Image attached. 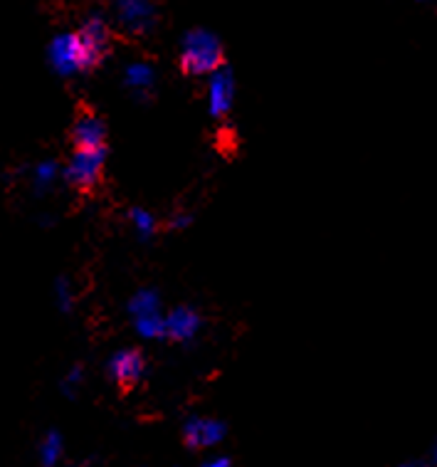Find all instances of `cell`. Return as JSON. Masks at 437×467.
Returning <instances> with one entry per match:
<instances>
[{
	"mask_svg": "<svg viewBox=\"0 0 437 467\" xmlns=\"http://www.w3.org/2000/svg\"><path fill=\"white\" fill-rule=\"evenodd\" d=\"M129 87L134 89H151L153 85V69L149 65H134L129 69Z\"/></svg>",
	"mask_w": 437,
	"mask_h": 467,
	"instance_id": "4fadbf2b",
	"label": "cell"
},
{
	"mask_svg": "<svg viewBox=\"0 0 437 467\" xmlns=\"http://www.w3.org/2000/svg\"><path fill=\"white\" fill-rule=\"evenodd\" d=\"M223 45L211 30H191L181 47V69L191 77H211L223 67Z\"/></svg>",
	"mask_w": 437,
	"mask_h": 467,
	"instance_id": "6da1fadb",
	"label": "cell"
},
{
	"mask_svg": "<svg viewBox=\"0 0 437 467\" xmlns=\"http://www.w3.org/2000/svg\"><path fill=\"white\" fill-rule=\"evenodd\" d=\"M403 467H418V465H403Z\"/></svg>",
	"mask_w": 437,
	"mask_h": 467,
	"instance_id": "e0dca14e",
	"label": "cell"
},
{
	"mask_svg": "<svg viewBox=\"0 0 437 467\" xmlns=\"http://www.w3.org/2000/svg\"><path fill=\"white\" fill-rule=\"evenodd\" d=\"M235 102V77L223 65L208 77V109L215 119H223Z\"/></svg>",
	"mask_w": 437,
	"mask_h": 467,
	"instance_id": "5b68a950",
	"label": "cell"
},
{
	"mask_svg": "<svg viewBox=\"0 0 437 467\" xmlns=\"http://www.w3.org/2000/svg\"><path fill=\"white\" fill-rule=\"evenodd\" d=\"M109 376L111 381L117 383L121 391L134 389L136 383L141 381L143 368H146V358L139 348H121L109 358Z\"/></svg>",
	"mask_w": 437,
	"mask_h": 467,
	"instance_id": "277c9868",
	"label": "cell"
},
{
	"mask_svg": "<svg viewBox=\"0 0 437 467\" xmlns=\"http://www.w3.org/2000/svg\"><path fill=\"white\" fill-rule=\"evenodd\" d=\"M201 315L191 306H176L173 312L166 315L163 324V339L171 341H191L195 334L201 332Z\"/></svg>",
	"mask_w": 437,
	"mask_h": 467,
	"instance_id": "52a82bcc",
	"label": "cell"
},
{
	"mask_svg": "<svg viewBox=\"0 0 437 467\" xmlns=\"http://www.w3.org/2000/svg\"><path fill=\"white\" fill-rule=\"evenodd\" d=\"M104 161H107V149H75L65 169V179L77 191L89 193L99 186Z\"/></svg>",
	"mask_w": 437,
	"mask_h": 467,
	"instance_id": "3957f363",
	"label": "cell"
},
{
	"mask_svg": "<svg viewBox=\"0 0 437 467\" xmlns=\"http://www.w3.org/2000/svg\"><path fill=\"white\" fill-rule=\"evenodd\" d=\"M129 218H131V225H134L136 233H139L141 238H151L153 233H156V228H159L156 218H153L149 211H143V208H134Z\"/></svg>",
	"mask_w": 437,
	"mask_h": 467,
	"instance_id": "7c38bea8",
	"label": "cell"
},
{
	"mask_svg": "<svg viewBox=\"0 0 437 467\" xmlns=\"http://www.w3.org/2000/svg\"><path fill=\"white\" fill-rule=\"evenodd\" d=\"M52 65L62 72V75H72V72H79V62H77V47L75 37L72 35H62L57 37L50 47Z\"/></svg>",
	"mask_w": 437,
	"mask_h": 467,
	"instance_id": "30bf717a",
	"label": "cell"
},
{
	"mask_svg": "<svg viewBox=\"0 0 437 467\" xmlns=\"http://www.w3.org/2000/svg\"><path fill=\"white\" fill-rule=\"evenodd\" d=\"M185 442L191 445V448H211L218 441H223V435H225V425L218 423V420H213V418H191L188 423H185Z\"/></svg>",
	"mask_w": 437,
	"mask_h": 467,
	"instance_id": "9c48e42d",
	"label": "cell"
},
{
	"mask_svg": "<svg viewBox=\"0 0 437 467\" xmlns=\"http://www.w3.org/2000/svg\"><path fill=\"white\" fill-rule=\"evenodd\" d=\"M119 17H121L127 30L143 35L149 33L156 23V8H153L151 0H121Z\"/></svg>",
	"mask_w": 437,
	"mask_h": 467,
	"instance_id": "ba28073f",
	"label": "cell"
},
{
	"mask_svg": "<svg viewBox=\"0 0 437 467\" xmlns=\"http://www.w3.org/2000/svg\"><path fill=\"white\" fill-rule=\"evenodd\" d=\"M75 149H107V124L92 109H82L72 124Z\"/></svg>",
	"mask_w": 437,
	"mask_h": 467,
	"instance_id": "8992f818",
	"label": "cell"
},
{
	"mask_svg": "<svg viewBox=\"0 0 437 467\" xmlns=\"http://www.w3.org/2000/svg\"><path fill=\"white\" fill-rule=\"evenodd\" d=\"M57 435H52L50 442H47V451H45V462H52L55 460V455H57Z\"/></svg>",
	"mask_w": 437,
	"mask_h": 467,
	"instance_id": "9a60e30c",
	"label": "cell"
},
{
	"mask_svg": "<svg viewBox=\"0 0 437 467\" xmlns=\"http://www.w3.org/2000/svg\"><path fill=\"white\" fill-rule=\"evenodd\" d=\"M77 47L79 72H92L111 52V30L101 17H89L85 26L72 33Z\"/></svg>",
	"mask_w": 437,
	"mask_h": 467,
	"instance_id": "7a4b0ae2",
	"label": "cell"
},
{
	"mask_svg": "<svg viewBox=\"0 0 437 467\" xmlns=\"http://www.w3.org/2000/svg\"><path fill=\"white\" fill-rule=\"evenodd\" d=\"M203 467H230V460L227 458H215V460H208Z\"/></svg>",
	"mask_w": 437,
	"mask_h": 467,
	"instance_id": "2e32d148",
	"label": "cell"
},
{
	"mask_svg": "<svg viewBox=\"0 0 437 467\" xmlns=\"http://www.w3.org/2000/svg\"><path fill=\"white\" fill-rule=\"evenodd\" d=\"M191 223H193V215H188V213H176V215H173V218L169 221V228L183 230V228H188Z\"/></svg>",
	"mask_w": 437,
	"mask_h": 467,
	"instance_id": "5bb4252c",
	"label": "cell"
},
{
	"mask_svg": "<svg viewBox=\"0 0 437 467\" xmlns=\"http://www.w3.org/2000/svg\"><path fill=\"white\" fill-rule=\"evenodd\" d=\"M129 309H131V317H134V319L161 315V299H159V295L153 292V289H141L139 295H134V299H131Z\"/></svg>",
	"mask_w": 437,
	"mask_h": 467,
	"instance_id": "8fae6325",
	"label": "cell"
}]
</instances>
